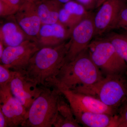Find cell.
Returning <instances> with one entry per match:
<instances>
[{
	"label": "cell",
	"instance_id": "6da1fadb",
	"mask_svg": "<svg viewBox=\"0 0 127 127\" xmlns=\"http://www.w3.org/2000/svg\"><path fill=\"white\" fill-rule=\"evenodd\" d=\"M68 49V42L40 48L25 70L28 80L40 87H49L63 66Z\"/></svg>",
	"mask_w": 127,
	"mask_h": 127
},
{
	"label": "cell",
	"instance_id": "7a4b0ae2",
	"mask_svg": "<svg viewBox=\"0 0 127 127\" xmlns=\"http://www.w3.org/2000/svg\"><path fill=\"white\" fill-rule=\"evenodd\" d=\"M104 77L91 59L88 48L72 61L64 64L50 86L73 91L79 87L94 84Z\"/></svg>",
	"mask_w": 127,
	"mask_h": 127
},
{
	"label": "cell",
	"instance_id": "3957f363",
	"mask_svg": "<svg viewBox=\"0 0 127 127\" xmlns=\"http://www.w3.org/2000/svg\"><path fill=\"white\" fill-rule=\"evenodd\" d=\"M62 93L56 87H43V91L27 110L24 127H51L58 113Z\"/></svg>",
	"mask_w": 127,
	"mask_h": 127
},
{
	"label": "cell",
	"instance_id": "277c9868",
	"mask_svg": "<svg viewBox=\"0 0 127 127\" xmlns=\"http://www.w3.org/2000/svg\"><path fill=\"white\" fill-rule=\"evenodd\" d=\"M126 74L106 75L94 84L79 87L72 91L90 95L118 110L127 99Z\"/></svg>",
	"mask_w": 127,
	"mask_h": 127
},
{
	"label": "cell",
	"instance_id": "5b68a950",
	"mask_svg": "<svg viewBox=\"0 0 127 127\" xmlns=\"http://www.w3.org/2000/svg\"><path fill=\"white\" fill-rule=\"evenodd\" d=\"M88 50L94 63L106 76L127 74V63L107 38L92 41Z\"/></svg>",
	"mask_w": 127,
	"mask_h": 127
},
{
	"label": "cell",
	"instance_id": "8992f818",
	"mask_svg": "<svg viewBox=\"0 0 127 127\" xmlns=\"http://www.w3.org/2000/svg\"><path fill=\"white\" fill-rule=\"evenodd\" d=\"M94 15L91 12L73 29L68 41V49L64 64L72 61L88 48L95 37Z\"/></svg>",
	"mask_w": 127,
	"mask_h": 127
},
{
	"label": "cell",
	"instance_id": "52a82bcc",
	"mask_svg": "<svg viewBox=\"0 0 127 127\" xmlns=\"http://www.w3.org/2000/svg\"><path fill=\"white\" fill-rule=\"evenodd\" d=\"M40 49L35 41L27 40L16 46L5 47L0 58L1 64L12 70H24L35 53Z\"/></svg>",
	"mask_w": 127,
	"mask_h": 127
},
{
	"label": "cell",
	"instance_id": "ba28073f",
	"mask_svg": "<svg viewBox=\"0 0 127 127\" xmlns=\"http://www.w3.org/2000/svg\"><path fill=\"white\" fill-rule=\"evenodd\" d=\"M68 101L73 113L92 112L117 114V109L108 106L96 98L70 90L58 89Z\"/></svg>",
	"mask_w": 127,
	"mask_h": 127
},
{
	"label": "cell",
	"instance_id": "9c48e42d",
	"mask_svg": "<svg viewBox=\"0 0 127 127\" xmlns=\"http://www.w3.org/2000/svg\"><path fill=\"white\" fill-rule=\"evenodd\" d=\"M11 70L9 84L12 93L28 110L43 91V87L28 80L23 70Z\"/></svg>",
	"mask_w": 127,
	"mask_h": 127
},
{
	"label": "cell",
	"instance_id": "30bf717a",
	"mask_svg": "<svg viewBox=\"0 0 127 127\" xmlns=\"http://www.w3.org/2000/svg\"><path fill=\"white\" fill-rule=\"evenodd\" d=\"M0 109L7 120L8 127H17L25 122L27 110L12 93L9 83L0 87Z\"/></svg>",
	"mask_w": 127,
	"mask_h": 127
},
{
	"label": "cell",
	"instance_id": "8fae6325",
	"mask_svg": "<svg viewBox=\"0 0 127 127\" xmlns=\"http://www.w3.org/2000/svg\"><path fill=\"white\" fill-rule=\"evenodd\" d=\"M123 0H106L94 15L95 36H99L113 30L121 8Z\"/></svg>",
	"mask_w": 127,
	"mask_h": 127
},
{
	"label": "cell",
	"instance_id": "7c38bea8",
	"mask_svg": "<svg viewBox=\"0 0 127 127\" xmlns=\"http://www.w3.org/2000/svg\"><path fill=\"white\" fill-rule=\"evenodd\" d=\"M14 16L15 20L30 39L36 42L42 23L35 1L25 0Z\"/></svg>",
	"mask_w": 127,
	"mask_h": 127
},
{
	"label": "cell",
	"instance_id": "4fadbf2b",
	"mask_svg": "<svg viewBox=\"0 0 127 127\" xmlns=\"http://www.w3.org/2000/svg\"><path fill=\"white\" fill-rule=\"evenodd\" d=\"M71 32L59 22L42 25L36 43L40 48L58 45L70 38Z\"/></svg>",
	"mask_w": 127,
	"mask_h": 127
},
{
	"label": "cell",
	"instance_id": "5bb4252c",
	"mask_svg": "<svg viewBox=\"0 0 127 127\" xmlns=\"http://www.w3.org/2000/svg\"><path fill=\"white\" fill-rule=\"evenodd\" d=\"M91 12L76 1L71 0L63 5L59 13L58 22L72 31Z\"/></svg>",
	"mask_w": 127,
	"mask_h": 127
},
{
	"label": "cell",
	"instance_id": "9a60e30c",
	"mask_svg": "<svg viewBox=\"0 0 127 127\" xmlns=\"http://www.w3.org/2000/svg\"><path fill=\"white\" fill-rule=\"evenodd\" d=\"M79 124L88 127H117L116 114L82 112L73 113Z\"/></svg>",
	"mask_w": 127,
	"mask_h": 127
},
{
	"label": "cell",
	"instance_id": "2e32d148",
	"mask_svg": "<svg viewBox=\"0 0 127 127\" xmlns=\"http://www.w3.org/2000/svg\"><path fill=\"white\" fill-rule=\"evenodd\" d=\"M0 39L5 47L16 46L26 40H31L15 20L6 22L1 26Z\"/></svg>",
	"mask_w": 127,
	"mask_h": 127
},
{
	"label": "cell",
	"instance_id": "e0dca14e",
	"mask_svg": "<svg viewBox=\"0 0 127 127\" xmlns=\"http://www.w3.org/2000/svg\"><path fill=\"white\" fill-rule=\"evenodd\" d=\"M35 4L42 25L58 22L63 4L57 0H37Z\"/></svg>",
	"mask_w": 127,
	"mask_h": 127
},
{
	"label": "cell",
	"instance_id": "ac0fdd59",
	"mask_svg": "<svg viewBox=\"0 0 127 127\" xmlns=\"http://www.w3.org/2000/svg\"><path fill=\"white\" fill-rule=\"evenodd\" d=\"M53 126L56 127H81L75 118L70 105L62 98L59 102L58 114Z\"/></svg>",
	"mask_w": 127,
	"mask_h": 127
},
{
	"label": "cell",
	"instance_id": "d6986e66",
	"mask_svg": "<svg viewBox=\"0 0 127 127\" xmlns=\"http://www.w3.org/2000/svg\"><path fill=\"white\" fill-rule=\"evenodd\" d=\"M107 39L112 44L119 56L127 63V36L114 33L109 35Z\"/></svg>",
	"mask_w": 127,
	"mask_h": 127
},
{
	"label": "cell",
	"instance_id": "ffe728a7",
	"mask_svg": "<svg viewBox=\"0 0 127 127\" xmlns=\"http://www.w3.org/2000/svg\"><path fill=\"white\" fill-rule=\"evenodd\" d=\"M116 116L117 127H127V99L118 109Z\"/></svg>",
	"mask_w": 127,
	"mask_h": 127
},
{
	"label": "cell",
	"instance_id": "44dd1931",
	"mask_svg": "<svg viewBox=\"0 0 127 127\" xmlns=\"http://www.w3.org/2000/svg\"><path fill=\"white\" fill-rule=\"evenodd\" d=\"M122 29L127 32V4L121 8L114 29Z\"/></svg>",
	"mask_w": 127,
	"mask_h": 127
},
{
	"label": "cell",
	"instance_id": "7402d4cb",
	"mask_svg": "<svg viewBox=\"0 0 127 127\" xmlns=\"http://www.w3.org/2000/svg\"><path fill=\"white\" fill-rule=\"evenodd\" d=\"M12 71L1 64L0 65V87L9 84L12 77Z\"/></svg>",
	"mask_w": 127,
	"mask_h": 127
},
{
	"label": "cell",
	"instance_id": "603a6c76",
	"mask_svg": "<svg viewBox=\"0 0 127 127\" xmlns=\"http://www.w3.org/2000/svg\"><path fill=\"white\" fill-rule=\"evenodd\" d=\"M82 5L88 11L98 9L106 0H75Z\"/></svg>",
	"mask_w": 127,
	"mask_h": 127
},
{
	"label": "cell",
	"instance_id": "cb8c5ba5",
	"mask_svg": "<svg viewBox=\"0 0 127 127\" xmlns=\"http://www.w3.org/2000/svg\"><path fill=\"white\" fill-rule=\"evenodd\" d=\"M17 11L0 1V15L1 17H6L14 15Z\"/></svg>",
	"mask_w": 127,
	"mask_h": 127
},
{
	"label": "cell",
	"instance_id": "d4e9b609",
	"mask_svg": "<svg viewBox=\"0 0 127 127\" xmlns=\"http://www.w3.org/2000/svg\"><path fill=\"white\" fill-rule=\"evenodd\" d=\"M17 11L25 2V0H0Z\"/></svg>",
	"mask_w": 127,
	"mask_h": 127
},
{
	"label": "cell",
	"instance_id": "484cf974",
	"mask_svg": "<svg viewBox=\"0 0 127 127\" xmlns=\"http://www.w3.org/2000/svg\"><path fill=\"white\" fill-rule=\"evenodd\" d=\"M8 127V124L6 118L1 109H0V127Z\"/></svg>",
	"mask_w": 127,
	"mask_h": 127
},
{
	"label": "cell",
	"instance_id": "4316f807",
	"mask_svg": "<svg viewBox=\"0 0 127 127\" xmlns=\"http://www.w3.org/2000/svg\"><path fill=\"white\" fill-rule=\"evenodd\" d=\"M4 44L1 41H0V58L2 56V54L4 52L5 48Z\"/></svg>",
	"mask_w": 127,
	"mask_h": 127
},
{
	"label": "cell",
	"instance_id": "83f0119b",
	"mask_svg": "<svg viewBox=\"0 0 127 127\" xmlns=\"http://www.w3.org/2000/svg\"><path fill=\"white\" fill-rule=\"evenodd\" d=\"M57 0L64 4L66 3V2H68V1L71 0Z\"/></svg>",
	"mask_w": 127,
	"mask_h": 127
},
{
	"label": "cell",
	"instance_id": "f1b7e54d",
	"mask_svg": "<svg viewBox=\"0 0 127 127\" xmlns=\"http://www.w3.org/2000/svg\"><path fill=\"white\" fill-rule=\"evenodd\" d=\"M27 0L30 1H36L37 0Z\"/></svg>",
	"mask_w": 127,
	"mask_h": 127
},
{
	"label": "cell",
	"instance_id": "f546056e",
	"mask_svg": "<svg viewBox=\"0 0 127 127\" xmlns=\"http://www.w3.org/2000/svg\"><path fill=\"white\" fill-rule=\"evenodd\" d=\"M124 1L126 4H127V0H123Z\"/></svg>",
	"mask_w": 127,
	"mask_h": 127
}]
</instances>
